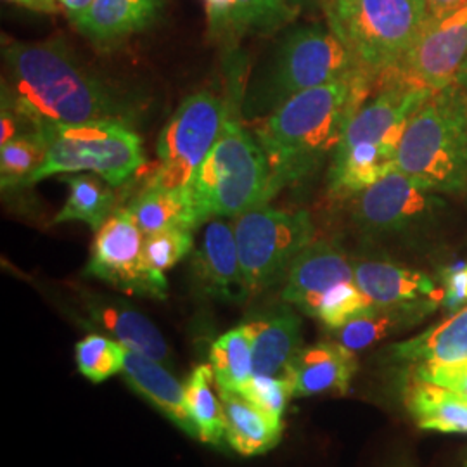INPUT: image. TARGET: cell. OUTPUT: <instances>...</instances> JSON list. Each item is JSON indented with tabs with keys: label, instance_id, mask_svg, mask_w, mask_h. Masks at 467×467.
<instances>
[{
	"label": "cell",
	"instance_id": "cell-28",
	"mask_svg": "<svg viewBox=\"0 0 467 467\" xmlns=\"http://www.w3.org/2000/svg\"><path fill=\"white\" fill-rule=\"evenodd\" d=\"M69 194L61 212L56 215L54 222H84L96 233L102 223L115 212V191L113 187L104 185L92 175H65Z\"/></svg>",
	"mask_w": 467,
	"mask_h": 467
},
{
	"label": "cell",
	"instance_id": "cell-20",
	"mask_svg": "<svg viewBox=\"0 0 467 467\" xmlns=\"http://www.w3.org/2000/svg\"><path fill=\"white\" fill-rule=\"evenodd\" d=\"M165 0H94L75 26L98 44H111L150 28Z\"/></svg>",
	"mask_w": 467,
	"mask_h": 467
},
{
	"label": "cell",
	"instance_id": "cell-32",
	"mask_svg": "<svg viewBox=\"0 0 467 467\" xmlns=\"http://www.w3.org/2000/svg\"><path fill=\"white\" fill-rule=\"evenodd\" d=\"M372 303L360 291V287L351 283L339 284L331 289L318 305L316 318H318L329 331H336L348 324Z\"/></svg>",
	"mask_w": 467,
	"mask_h": 467
},
{
	"label": "cell",
	"instance_id": "cell-29",
	"mask_svg": "<svg viewBox=\"0 0 467 467\" xmlns=\"http://www.w3.org/2000/svg\"><path fill=\"white\" fill-rule=\"evenodd\" d=\"M49 150V139L44 129L17 135L7 144L0 146V181L2 187H23L38 168L44 165Z\"/></svg>",
	"mask_w": 467,
	"mask_h": 467
},
{
	"label": "cell",
	"instance_id": "cell-37",
	"mask_svg": "<svg viewBox=\"0 0 467 467\" xmlns=\"http://www.w3.org/2000/svg\"><path fill=\"white\" fill-rule=\"evenodd\" d=\"M445 300L451 303L467 301V265L462 270L453 272L445 287Z\"/></svg>",
	"mask_w": 467,
	"mask_h": 467
},
{
	"label": "cell",
	"instance_id": "cell-16",
	"mask_svg": "<svg viewBox=\"0 0 467 467\" xmlns=\"http://www.w3.org/2000/svg\"><path fill=\"white\" fill-rule=\"evenodd\" d=\"M121 376L137 395L154 405L185 434L198 440V428L185 399V386L173 378L165 364L125 348Z\"/></svg>",
	"mask_w": 467,
	"mask_h": 467
},
{
	"label": "cell",
	"instance_id": "cell-30",
	"mask_svg": "<svg viewBox=\"0 0 467 467\" xmlns=\"http://www.w3.org/2000/svg\"><path fill=\"white\" fill-rule=\"evenodd\" d=\"M125 347L117 339L88 334L75 347V360L80 374L90 383L99 384L121 374Z\"/></svg>",
	"mask_w": 467,
	"mask_h": 467
},
{
	"label": "cell",
	"instance_id": "cell-24",
	"mask_svg": "<svg viewBox=\"0 0 467 467\" xmlns=\"http://www.w3.org/2000/svg\"><path fill=\"white\" fill-rule=\"evenodd\" d=\"M462 358H467V306L424 333L395 343L384 351V360L409 366L430 360Z\"/></svg>",
	"mask_w": 467,
	"mask_h": 467
},
{
	"label": "cell",
	"instance_id": "cell-25",
	"mask_svg": "<svg viewBox=\"0 0 467 467\" xmlns=\"http://www.w3.org/2000/svg\"><path fill=\"white\" fill-rule=\"evenodd\" d=\"M144 235L168 229L194 233L202 223L200 210L189 187L182 189H144L129 206H125Z\"/></svg>",
	"mask_w": 467,
	"mask_h": 467
},
{
	"label": "cell",
	"instance_id": "cell-7",
	"mask_svg": "<svg viewBox=\"0 0 467 467\" xmlns=\"http://www.w3.org/2000/svg\"><path fill=\"white\" fill-rule=\"evenodd\" d=\"M49 150L30 181L35 184L59 173H98L111 187L129 181L144 165L142 140L119 118L44 129Z\"/></svg>",
	"mask_w": 467,
	"mask_h": 467
},
{
	"label": "cell",
	"instance_id": "cell-9",
	"mask_svg": "<svg viewBox=\"0 0 467 467\" xmlns=\"http://www.w3.org/2000/svg\"><path fill=\"white\" fill-rule=\"evenodd\" d=\"M227 118L225 104L201 90L179 106L158 139L160 167L144 189H182L194 181Z\"/></svg>",
	"mask_w": 467,
	"mask_h": 467
},
{
	"label": "cell",
	"instance_id": "cell-19",
	"mask_svg": "<svg viewBox=\"0 0 467 467\" xmlns=\"http://www.w3.org/2000/svg\"><path fill=\"white\" fill-rule=\"evenodd\" d=\"M253 345V372L254 376H284L293 357L303 347L301 320L287 303L246 322Z\"/></svg>",
	"mask_w": 467,
	"mask_h": 467
},
{
	"label": "cell",
	"instance_id": "cell-43",
	"mask_svg": "<svg viewBox=\"0 0 467 467\" xmlns=\"http://www.w3.org/2000/svg\"><path fill=\"white\" fill-rule=\"evenodd\" d=\"M322 2H326V0H322Z\"/></svg>",
	"mask_w": 467,
	"mask_h": 467
},
{
	"label": "cell",
	"instance_id": "cell-38",
	"mask_svg": "<svg viewBox=\"0 0 467 467\" xmlns=\"http://www.w3.org/2000/svg\"><path fill=\"white\" fill-rule=\"evenodd\" d=\"M11 4H17L21 7L32 9L36 13H46V15H54L59 13V2L57 0H5Z\"/></svg>",
	"mask_w": 467,
	"mask_h": 467
},
{
	"label": "cell",
	"instance_id": "cell-13",
	"mask_svg": "<svg viewBox=\"0 0 467 467\" xmlns=\"http://www.w3.org/2000/svg\"><path fill=\"white\" fill-rule=\"evenodd\" d=\"M191 283L204 298L241 303L246 300L244 283L234 225L212 220L191 258Z\"/></svg>",
	"mask_w": 467,
	"mask_h": 467
},
{
	"label": "cell",
	"instance_id": "cell-10",
	"mask_svg": "<svg viewBox=\"0 0 467 467\" xmlns=\"http://www.w3.org/2000/svg\"><path fill=\"white\" fill-rule=\"evenodd\" d=\"M144 239L129 212L115 210L96 233L85 274L127 295L165 300L167 277L146 262Z\"/></svg>",
	"mask_w": 467,
	"mask_h": 467
},
{
	"label": "cell",
	"instance_id": "cell-27",
	"mask_svg": "<svg viewBox=\"0 0 467 467\" xmlns=\"http://www.w3.org/2000/svg\"><path fill=\"white\" fill-rule=\"evenodd\" d=\"M210 366L213 368L218 389L239 393L253 372V345L246 324L222 334L210 348Z\"/></svg>",
	"mask_w": 467,
	"mask_h": 467
},
{
	"label": "cell",
	"instance_id": "cell-2",
	"mask_svg": "<svg viewBox=\"0 0 467 467\" xmlns=\"http://www.w3.org/2000/svg\"><path fill=\"white\" fill-rule=\"evenodd\" d=\"M374 80L364 71L285 100L256 127L277 191L298 181L339 146L351 118L366 104Z\"/></svg>",
	"mask_w": 467,
	"mask_h": 467
},
{
	"label": "cell",
	"instance_id": "cell-6",
	"mask_svg": "<svg viewBox=\"0 0 467 467\" xmlns=\"http://www.w3.org/2000/svg\"><path fill=\"white\" fill-rule=\"evenodd\" d=\"M357 71L362 69L331 28H295L279 42L264 71L254 77L244 104L246 111L270 115L303 90L347 78Z\"/></svg>",
	"mask_w": 467,
	"mask_h": 467
},
{
	"label": "cell",
	"instance_id": "cell-36",
	"mask_svg": "<svg viewBox=\"0 0 467 467\" xmlns=\"http://www.w3.org/2000/svg\"><path fill=\"white\" fill-rule=\"evenodd\" d=\"M210 32L213 36H233L235 0H204Z\"/></svg>",
	"mask_w": 467,
	"mask_h": 467
},
{
	"label": "cell",
	"instance_id": "cell-39",
	"mask_svg": "<svg viewBox=\"0 0 467 467\" xmlns=\"http://www.w3.org/2000/svg\"><path fill=\"white\" fill-rule=\"evenodd\" d=\"M57 2L65 7L69 19L77 23L80 17L84 16L85 11L90 7L94 0H57Z\"/></svg>",
	"mask_w": 467,
	"mask_h": 467
},
{
	"label": "cell",
	"instance_id": "cell-35",
	"mask_svg": "<svg viewBox=\"0 0 467 467\" xmlns=\"http://www.w3.org/2000/svg\"><path fill=\"white\" fill-rule=\"evenodd\" d=\"M407 374L422 381L445 386L467 400V358L419 362L412 364Z\"/></svg>",
	"mask_w": 467,
	"mask_h": 467
},
{
	"label": "cell",
	"instance_id": "cell-40",
	"mask_svg": "<svg viewBox=\"0 0 467 467\" xmlns=\"http://www.w3.org/2000/svg\"><path fill=\"white\" fill-rule=\"evenodd\" d=\"M466 0H426V7H428V15H441L447 13L453 7L461 5Z\"/></svg>",
	"mask_w": 467,
	"mask_h": 467
},
{
	"label": "cell",
	"instance_id": "cell-31",
	"mask_svg": "<svg viewBox=\"0 0 467 467\" xmlns=\"http://www.w3.org/2000/svg\"><path fill=\"white\" fill-rule=\"evenodd\" d=\"M291 17L293 9L287 0H235L234 32L267 34L281 28Z\"/></svg>",
	"mask_w": 467,
	"mask_h": 467
},
{
	"label": "cell",
	"instance_id": "cell-42",
	"mask_svg": "<svg viewBox=\"0 0 467 467\" xmlns=\"http://www.w3.org/2000/svg\"><path fill=\"white\" fill-rule=\"evenodd\" d=\"M464 467H467V459H466V462H464Z\"/></svg>",
	"mask_w": 467,
	"mask_h": 467
},
{
	"label": "cell",
	"instance_id": "cell-41",
	"mask_svg": "<svg viewBox=\"0 0 467 467\" xmlns=\"http://www.w3.org/2000/svg\"><path fill=\"white\" fill-rule=\"evenodd\" d=\"M457 85H461V87H467V59L466 63H464V67L461 69V73H459V80H457Z\"/></svg>",
	"mask_w": 467,
	"mask_h": 467
},
{
	"label": "cell",
	"instance_id": "cell-3",
	"mask_svg": "<svg viewBox=\"0 0 467 467\" xmlns=\"http://www.w3.org/2000/svg\"><path fill=\"white\" fill-rule=\"evenodd\" d=\"M397 170L451 192L467 184V94L457 85L433 92L410 118L397 150Z\"/></svg>",
	"mask_w": 467,
	"mask_h": 467
},
{
	"label": "cell",
	"instance_id": "cell-11",
	"mask_svg": "<svg viewBox=\"0 0 467 467\" xmlns=\"http://www.w3.org/2000/svg\"><path fill=\"white\" fill-rule=\"evenodd\" d=\"M467 59V0L441 15H428L414 46L395 67L422 88L440 92L457 85Z\"/></svg>",
	"mask_w": 467,
	"mask_h": 467
},
{
	"label": "cell",
	"instance_id": "cell-21",
	"mask_svg": "<svg viewBox=\"0 0 467 467\" xmlns=\"http://www.w3.org/2000/svg\"><path fill=\"white\" fill-rule=\"evenodd\" d=\"M401 400L420 430L467 434V400L449 388L405 374Z\"/></svg>",
	"mask_w": 467,
	"mask_h": 467
},
{
	"label": "cell",
	"instance_id": "cell-17",
	"mask_svg": "<svg viewBox=\"0 0 467 467\" xmlns=\"http://www.w3.org/2000/svg\"><path fill=\"white\" fill-rule=\"evenodd\" d=\"M441 298L403 301L393 305H370L348 324L333 331L336 341L351 351L366 350L389 336L420 324L441 305Z\"/></svg>",
	"mask_w": 467,
	"mask_h": 467
},
{
	"label": "cell",
	"instance_id": "cell-1",
	"mask_svg": "<svg viewBox=\"0 0 467 467\" xmlns=\"http://www.w3.org/2000/svg\"><path fill=\"white\" fill-rule=\"evenodd\" d=\"M4 57L7 85H2V104L15 109L35 130L118 118L121 113L106 87L59 38L13 42L4 49Z\"/></svg>",
	"mask_w": 467,
	"mask_h": 467
},
{
	"label": "cell",
	"instance_id": "cell-4",
	"mask_svg": "<svg viewBox=\"0 0 467 467\" xmlns=\"http://www.w3.org/2000/svg\"><path fill=\"white\" fill-rule=\"evenodd\" d=\"M189 189L202 222L213 215L237 218L279 192L256 137L229 117Z\"/></svg>",
	"mask_w": 467,
	"mask_h": 467
},
{
	"label": "cell",
	"instance_id": "cell-33",
	"mask_svg": "<svg viewBox=\"0 0 467 467\" xmlns=\"http://www.w3.org/2000/svg\"><path fill=\"white\" fill-rule=\"evenodd\" d=\"M194 248V237L191 231L168 229L150 234L144 239V256L150 268L165 274L170 268L182 262Z\"/></svg>",
	"mask_w": 467,
	"mask_h": 467
},
{
	"label": "cell",
	"instance_id": "cell-5",
	"mask_svg": "<svg viewBox=\"0 0 467 467\" xmlns=\"http://www.w3.org/2000/svg\"><path fill=\"white\" fill-rule=\"evenodd\" d=\"M327 25L374 82L399 67L428 17L426 0H326Z\"/></svg>",
	"mask_w": 467,
	"mask_h": 467
},
{
	"label": "cell",
	"instance_id": "cell-22",
	"mask_svg": "<svg viewBox=\"0 0 467 467\" xmlns=\"http://www.w3.org/2000/svg\"><path fill=\"white\" fill-rule=\"evenodd\" d=\"M218 395L225 418V441L234 451L254 457L279 445L284 430L281 419L268 416L235 391L218 389Z\"/></svg>",
	"mask_w": 467,
	"mask_h": 467
},
{
	"label": "cell",
	"instance_id": "cell-34",
	"mask_svg": "<svg viewBox=\"0 0 467 467\" xmlns=\"http://www.w3.org/2000/svg\"><path fill=\"white\" fill-rule=\"evenodd\" d=\"M239 395L268 416L281 420L289 400L295 399L293 388L285 376H253Z\"/></svg>",
	"mask_w": 467,
	"mask_h": 467
},
{
	"label": "cell",
	"instance_id": "cell-23",
	"mask_svg": "<svg viewBox=\"0 0 467 467\" xmlns=\"http://www.w3.org/2000/svg\"><path fill=\"white\" fill-rule=\"evenodd\" d=\"M88 316L94 324L111 334L113 339H117L125 348L154 358L167 368L171 366V353L167 339L140 312L119 303L90 300Z\"/></svg>",
	"mask_w": 467,
	"mask_h": 467
},
{
	"label": "cell",
	"instance_id": "cell-26",
	"mask_svg": "<svg viewBox=\"0 0 467 467\" xmlns=\"http://www.w3.org/2000/svg\"><path fill=\"white\" fill-rule=\"evenodd\" d=\"M215 374L210 364L192 368L185 381V399L198 428V440L220 447L225 440V418L220 395L213 389Z\"/></svg>",
	"mask_w": 467,
	"mask_h": 467
},
{
	"label": "cell",
	"instance_id": "cell-18",
	"mask_svg": "<svg viewBox=\"0 0 467 467\" xmlns=\"http://www.w3.org/2000/svg\"><path fill=\"white\" fill-rule=\"evenodd\" d=\"M353 277L372 305H393L422 298L445 300V289L436 287L430 275L386 260L353 262Z\"/></svg>",
	"mask_w": 467,
	"mask_h": 467
},
{
	"label": "cell",
	"instance_id": "cell-12",
	"mask_svg": "<svg viewBox=\"0 0 467 467\" xmlns=\"http://www.w3.org/2000/svg\"><path fill=\"white\" fill-rule=\"evenodd\" d=\"M436 202V191L430 185L393 170L357 194L353 218L364 233H397L431 215Z\"/></svg>",
	"mask_w": 467,
	"mask_h": 467
},
{
	"label": "cell",
	"instance_id": "cell-15",
	"mask_svg": "<svg viewBox=\"0 0 467 467\" xmlns=\"http://www.w3.org/2000/svg\"><path fill=\"white\" fill-rule=\"evenodd\" d=\"M358 370L355 351L339 341H322L301 347L284 376L291 383L295 397H316L324 393L347 395Z\"/></svg>",
	"mask_w": 467,
	"mask_h": 467
},
{
	"label": "cell",
	"instance_id": "cell-8",
	"mask_svg": "<svg viewBox=\"0 0 467 467\" xmlns=\"http://www.w3.org/2000/svg\"><path fill=\"white\" fill-rule=\"evenodd\" d=\"M239 260L254 296L285 279L301 251L314 243L316 229L306 212H285L268 204L234 218Z\"/></svg>",
	"mask_w": 467,
	"mask_h": 467
},
{
	"label": "cell",
	"instance_id": "cell-14",
	"mask_svg": "<svg viewBox=\"0 0 467 467\" xmlns=\"http://www.w3.org/2000/svg\"><path fill=\"white\" fill-rule=\"evenodd\" d=\"M353 262L339 246L327 241L312 243L301 251L284 279L283 300L316 317L322 298L339 284L351 283Z\"/></svg>",
	"mask_w": 467,
	"mask_h": 467
}]
</instances>
